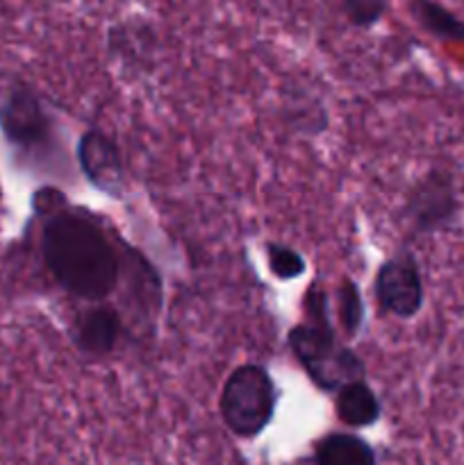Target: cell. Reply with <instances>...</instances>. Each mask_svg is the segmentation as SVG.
<instances>
[{"label":"cell","instance_id":"cell-14","mask_svg":"<svg viewBox=\"0 0 464 465\" xmlns=\"http://www.w3.org/2000/svg\"><path fill=\"white\" fill-rule=\"evenodd\" d=\"M346 16L358 27H371L387 12V0H341Z\"/></svg>","mask_w":464,"mask_h":465},{"label":"cell","instance_id":"cell-12","mask_svg":"<svg viewBox=\"0 0 464 465\" xmlns=\"http://www.w3.org/2000/svg\"><path fill=\"white\" fill-rule=\"evenodd\" d=\"M337 302H339L341 327H344L346 334L355 336L364 321V302L353 280H344V284L339 286V293H337Z\"/></svg>","mask_w":464,"mask_h":465},{"label":"cell","instance_id":"cell-5","mask_svg":"<svg viewBox=\"0 0 464 465\" xmlns=\"http://www.w3.org/2000/svg\"><path fill=\"white\" fill-rule=\"evenodd\" d=\"M459 212V200L455 193V180L449 171L428 173L409 191L405 216L409 218L414 234H435L455 223Z\"/></svg>","mask_w":464,"mask_h":465},{"label":"cell","instance_id":"cell-8","mask_svg":"<svg viewBox=\"0 0 464 465\" xmlns=\"http://www.w3.org/2000/svg\"><path fill=\"white\" fill-rule=\"evenodd\" d=\"M118 331H121L118 313L109 307H96L82 316L80 325L76 330V345L85 354L103 357V354L114 350Z\"/></svg>","mask_w":464,"mask_h":465},{"label":"cell","instance_id":"cell-6","mask_svg":"<svg viewBox=\"0 0 464 465\" xmlns=\"http://www.w3.org/2000/svg\"><path fill=\"white\" fill-rule=\"evenodd\" d=\"M376 298L385 313L396 318H414L423 307V277L417 259L400 252L387 259L376 275Z\"/></svg>","mask_w":464,"mask_h":465},{"label":"cell","instance_id":"cell-7","mask_svg":"<svg viewBox=\"0 0 464 465\" xmlns=\"http://www.w3.org/2000/svg\"><path fill=\"white\" fill-rule=\"evenodd\" d=\"M77 162L86 180L107 195L123 191V162L116 143L103 132H86L77 143Z\"/></svg>","mask_w":464,"mask_h":465},{"label":"cell","instance_id":"cell-4","mask_svg":"<svg viewBox=\"0 0 464 465\" xmlns=\"http://www.w3.org/2000/svg\"><path fill=\"white\" fill-rule=\"evenodd\" d=\"M0 130L21 153H41L53 141V123L35 91L16 84L0 103Z\"/></svg>","mask_w":464,"mask_h":465},{"label":"cell","instance_id":"cell-13","mask_svg":"<svg viewBox=\"0 0 464 465\" xmlns=\"http://www.w3.org/2000/svg\"><path fill=\"white\" fill-rule=\"evenodd\" d=\"M268 268L280 280H296L305 272V259L296 250L280 243H268Z\"/></svg>","mask_w":464,"mask_h":465},{"label":"cell","instance_id":"cell-1","mask_svg":"<svg viewBox=\"0 0 464 465\" xmlns=\"http://www.w3.org/2000/svg\"><path fill=\"white\" fill-rule=\"evenodd\" d=\"M50 275L71 295L89 302L105 300L118 284V259L105 232L89 216L50 213L41 234Z\"/></svg>","mask_w":464,"mask_h":465},{"label":"cell","instance_id":"cell-2","mask_svg":"<svg viewBox=\"0 0 464 465\" xmlns=\"http://www.w3.org/2000/svg\"><path fill=\"white\" fill-rule=\"evenodd\" d=\"M305 313L308 322L291 330L289 348L314 384L323 391H339L348 381L362 380V359L337 341L335 327L328 318V295L318 291V286L309 289L305 298Z\"/></svg>","mask_w":464,"mask_h":465},{"label":"cell","instance_id":"cell-15","mask_svg":"<svg viewBox=\"0 0 464 465\" xmlns=\"http://www.w3.org/2000/svg\"><path fill=\"white\" fill-rule=\"evenodd\" d=\"M64 207V195L57 189H41L35 195V209L39 213H55Z\"/></svg>","mask_w":464,"mask_h":465},{"label":"cell","instance_id":"cell-9","mask_svg":"<svg viewBox=\"0 0 464 465\" xmlns=\"http://www.w3.org/2000/svg\"><path fill=\"white\" fill-rule=\"evenodd\" d=\"M335 409L339 420L344 425L355 427V430L371 427L380 418V402L362 380L348 381L337 391Z\"/></svg>","mask_w":464,"mask_h":465},{"label":"cell","instance_id":"cell-3","mask_svg":"<svg viewBox=\"0 0 464 465\" xmlns=\"http://www.w3.org/2000/svg\"><path fill=\"white\" fill-rule=\"evenodd\" d=\"M276 411V386L262 366H241L227 377L221 393V416L241 439L262 434Z\"/></svg>","mask_w":464,"mask_h":465},{"label":"cell","instance_id":"cell-11","mask_svg":"<svg viewBox=\"0 0 464 465\" xmlns=\"http://www.w3.org/2000/svg\"><path fill=\"white\" fill-rule=\"evenodd\" d=\"M412 16L437 39L464 41V18L455 16L437 0H412Z\"/></svg>","mask_w":464,"mask_h":465},{"label":"cell","instance_id":"cell-10","mask_svg":"<svg viewBox=\"0 0 464 465\" xmlns=\"http://www.w3.org/2000/svg\"><path fill=\"white\" fill-rule=\"evenodd\" d=\"M376 452L367 440L353 434H330L314 445L312 463L321 465H367L376 463Z\"/></svg>","mask_w":464,"mask_h":465}]
</instances>
